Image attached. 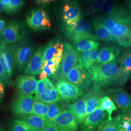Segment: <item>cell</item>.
Returning a JSON list of instances; mask_svg holds the SVG:
<instances>
[{
  "label": "cell",
  "instance_id": "cell-42",
  "mask_svg": "<svg viewBox=\"0 0 131 131\" xmlns=\"http://www.w3.org/2000/svg\"><path fill=\"white\" fill-rule=\"evenodd\" d=\"M5 84L0 82V102L3 98L5 94Z\"/></svg>",
  "mask_w": 131,
  "mask_h": 131
},
{
  "label": "cell",
  "instance_id": "cell-32",
  "mask_svg": "<svg viewBox=\"0 0 131 131\" xmlns=\"http://www.w3.org/2000/svg\"><path fill=\"white\" fill-rule=\"evenodd\" d=\"M116 118L119 131H131V119L126 114L122 113Z\"/></svg>",
  "mask_w": 131,
  "mask_h": 131
},
{
  "label": "cell",
  "instance_id": "cell-46",
  "mask_svg": "<svg viewBox=\"0 0 131 131\" xmlns=\"http://www.w3.org/2000/svg\"><path fill=\"white\" fill-rule=\"evenodd\" d=\"M85 2H91L92 0H84Z\"/></svg>",
  "mask_w": 131,
  "mask_h": 131
},
{
  "label": "cell",
  "instance_id": "cell-44",
  "mask_svg": "<svg viewBox=\"0 0 131 131\" xmlns=\"http://www.w3.org/2000/svg\"><path fill=\"white\" fill-rule=\"evenodd\" d=\"M3 12H5V6L3 5V3L0 1V13Z\"/></svg>",
  "mask_w": 131,
  "mask_h": 131
},
{
  "label": "cell",
  "instance_id": "cell-14",
  "mask_svg": "<svg viewBox=\"0 0 131 131\" xmlns=\"http://www.w3.org/2000/svg\"><path fill=\"white\" fill-rule=\"evenodd\" d=\"M38 82L32 75L25 74L18 76L15 81V84L19 94L33 95L36 93Z\"/></svg>",
  "mask_w": 131,
  "mask_h": 131
},
{
  "label": "cell",
  "instance_id": "cell-40",
  "mask_svg": "<svg viewBox=\"0 0 131 131\" xmlns=\"http://www.w3.org/2000/svg\"><path fill=\"white\" fill-rule=\"evenodd\" d=\"M3 5H4L5 8V12L7 14H10V0H0Z\"/></svg>",
  "mask_w": 131,
  "mask_h": 131
},
{
  "label": "cell",
  "instance_id": "cell-41",
  "mask_svg": "<svg viewBox=\"0 0 131 131\" xmlns=\"http://www.w3.org/2000/svg\"><path fill=\"white\" fill-rule=\"evenodd\" d=\"M6 23L4 19L1 17H0V41H1V35H2V33L3 31L4 30V29H5V27H6Z\"/></svg>",
  "mask_w": 131,
  "mask_h": 131
},
{
  "label": "cell",
  "instance_id": "cell-15",
  "mask_svg": "<svg viewBox=\"0 0 131 131\" xmlns=\"http://www.w3.org/2000/svg\"><path fill=\"white\" fill-rule=\"evenodd\" d=\"M0 62L3 66L5 73L11 79L16 68L11 45L2 44L0 45Z\"/></svg>",
  "mask_w": 131,
  "mask_h": 131
},
{
  "label": "cell",
  "instance_id": "cell-22",
  "mask_svg": "<svg viewBox=\"0 0 131 131\" xmlns=\"http://www.w3.org/2000/svg\"><path fill=\"white\" fill-rule=\"evenodd\" d=\"M35 97L48 104L56 103L62 100L58 90L51 81L42 93L36 95Z\"/></svg>",
  "mask_w": 131,
  "mask_h": 131
},
{
  "label": "cell",
  "instance_id": "cell-49",
  "mask_svg": "<svg viewBox=\"0 0 131 131\" xmlns=\"http://www.w3.org/2000/svg\"><path fill=\"white\" fill-rule=\"evenodd\" d=\"M0 131H3L2 130V129L1 128H0Z\"/></svg>",
  "mask_w": 131,
  "mask_h": 131
},
{
  "label": "cell",
  "instance_id": "cell-18",
  "mask_svg": "<svg viewBox=\"0 0 131 131\" xmlns=\"http://www.w3.org/2000/svg\"><path fill=\"white\" fill-rule=\"evenodd\" d=\"M104 94L105 93L103 92L101 88L94 85L93 88L84 95V98L86 103V110L84 118L98 107L101 100L104 97Z\"/></svg>",
  "mask_w": 131,
  "mask_h": 131
},
{
  "label": "cell",
  "instance_id": "cell-30",
  "mask_svg": "<svg viewBox=\"0 0 131 131\" xmlns=\"http://www.w3.org/2000/svg\"><path fill=\"white\" fill-rule=\"evenodd\" d=\"M119 65L122 71L129 76L131 72V51L124 52L119 59Z\"/></svg>",
  "mask_w": 131,
  "mask_h": 131
},
{
  "label": "cell",
  "instance_id": "cell-43",
  "mask_svg": "<svg viewBox=\"0 0 131 131\" xmlns=\"http://www.w3.org/2000/svg\"><path fill=\"white\" fill-rule=\"evenodd\" d=\"M36 3L39 5H46L54 1V0H35Z\"/></svg>",
  "mask_w": 131,
  "mask_h": 131
},
{
  "label": "cell",
  "instance_id": "cell-12",
  "mask_svg": "<svg viewBox=\"0 0 131 131\" xmlns=\"http://www.w3.org/2000/svg\"><path fill=\"white\" fill-rule=\"evenodd\" d=\"M60 131H76L78 124L76 117L68 109H64L53 122Z\"/></svg>",
  "mask_w": 131,
  "mask_h": 131
},
{
  "label": "cell",
  "instance_id": "cell-50",
  "mask_svg": "<svg viewBox=\"0 0 131 131\" xmlns=\"http://www.w3.org/2000/svg\"><path fill=\"white\" fill-rule=\"evenodd\" d=\"M65 1H66V0H65Z\"/></svg>",
  "mask_w": 131,
  "mask_h": 131
},
{
  "label": "cell",
  "instance_id": "cell-31",
  "mask_svg": "<svg viewBox=\"0 0 131 131\" xmlns=\"http://www.w3.org/2000/svg\"><path fill=\"white\" fill-rule=\"evenodd\" d=\"M101 110L106 111L108 114V118L111 119V115L113 112L117 110V107L111 99L108 96H104L101 100L100 104L98 107Z\"/></svg>",
  "mask_w": 131,
  "mask_h": 131
},
{
  "label": "cell",
  "instance_id": "cell-2",
  "mask_svg": "<svg viewBox=\"0 0 131 131\" xmlns=\"http://www.w3.org/2000/svg\"><path fill=\"white\" fill-rule=\"evenodd\" d=\"M117 44L124 48L131 46V16L121 7L116 14L101 19Z\"/></svg>",
  "mask_w": 131,
  "mask_h": 131
},
{
  "label": "cell",
  "instance_id": "cell-17",
  "mask_svg": "<svg viewBox=\"0 0 131 131\" xmlns=\"http://www.w3.org/2000/svg\"><path fill=\"white\" fill-rule=\"evenodd\" d=\"M44 49V47H39L33 53L27 65L24 69V74L32 76L40 74L43 63Z\"/></svg>",
  "mask_w": 131,
  "mask_h": 131
},
{
  "label": "cell",
  "instance_id": "cell-3",
  "mask_svg": "<svg viewBox=\"0 0 131 131\" xmlns=\"http://www.w3.org/2000/svg\"><path fill=\"white\" fill-rule=\"evenodd\" d=\"M28 31L22 22L14 20L7 24L1 35V42L6 45L18 43L26 39Z\"/></svg>",
  "mask_w": 131,
  "mask_h": 131
},
{
  "label": "cell",
  "instance_id": "cell-28",
  "mask_svg": "<svg viewBox=\"0 0 131 131\" xmlns=\"http://www.w3.org/2000/svg\"><path fill=\"white\" fill-rule=\"evenodd\" d=\"M64 104L60 101L56 103L50 104L46 117L48 122L50 123H53L56 117L64 110Z\"/></svg>",
  "mask_w": 131,
  "mask_h": 131
},
{
  "label": "cell",
  "instance_id": "cell-4",
  "mask_svg": "<svg viewBox=\"0 0 131 131\" xmlns=\"http://www.w3.org/2000/svg\"><path fill=\"white\" fill-rule=\"evenodd\" d=\"M63 29L67 38L72 42L85 38L99 40L97 37L91 33L92 25L88 21L80 19L70 25L65 24Z\"/></svg>",
  "mask_w": 131,
  "mask_h": 131
},
{
  "label": "cell",
  "instance_id": "cell-20",
  "mask_svg": "<svg viewBox=\"0 0 131 131\" xmlns=\"http://www.w3.org/2000/svg\"><path fill=\"white\" fill-rule=\"evenodd\" d=\"M64 44L59 38H55L49 42L44 49L43 62L49 61L53 57H62Z\"/></svg>",
  "mask_w": 131,
  "mask_h": 131
},
{
  "label": "cell",
  "instance_id": "cell-27",
  "mask_svg": "<svg viewBox=\"0 0 131 131\" xmlns=\"http://www.w3.org/2000/svg\"><path fill=\"white\" fill-rule=\"evenodd\" d=\"M98 40L92 38H85L72 42L73 46L79 52L97 50L101 45Z\"/></svg>",
  "mask_w": 131,
  "mask_h": 131
},
{
  "label": "cell",
  "instance_id": "cell-10",
  "mask_svg": "<svg viewBox=\"0 0 131 131\" xmlns=\"http://www.w3.org/2000/svg\"><path fill=\"white\" fill-rule=\"evenodd\" d=\"M122 113L127 114L131 111V95L121 88L109 89L106 92Z\"/></svg>",
  "mask_w": 131,
  "mask_h": 131
},
{
  "label": "cell",
  "instance_id": "cell-23",
  "mask_svg": "<svg viewBox=\"0 0 131 131\" xmlns=\"http://www.w3.org/2000/svg\"><path fill=\"white\" fill-rule=\"evenodd\" d=\"M67 109L75 116L79 123H81L84 119L86 110V100L84 97L69 104Z\"/></svg>",
  "mask_w": 131,
  "mask_h": 131
},
{
  "label": "cell",
  "instance_id": "cell-34",
  "mask_svg": "<svg viewBox=\"0 0 131 131\" xmlns=\"http://www.w3.org/2000/svg\"><path fill=\"white\" fill-rule=\"evenodd\" d=\"M121 7L117 6L115 0H106L103 7L102 11L106 17L116 14Z\"/></svg>",
  "mask_w": 131,
  "mask_h": 131
},
{
  "label": "cell",
  "instance_id": "cell-29",
  "mask_svg": "<svg viewBox=\"0 0 131 131\" xmlns=\"http://www.w3.org/2000/svg\"><path fill=\"white\" fill-rule=\"evenodd\" d=\"M49 105L35 97L32 114L46 119Z\"/></svg>",
  "mask_w": 131,
  "mask_h": 131
},
{
  "label": "cell",
  "instance_id": "cell-26",
  "mask_svg": "<svg viewBox=\"0 0 131 131\" xmlns=\"http://www.w3.org/2000/svg\"><path fill=\"white\" fill-rule=\"evenodd\" d=\"M20 117L28 124L33 131H40L51 123L46 118L33 114Z\"/></svg>",
  "mask_w": 131,
  "mask_h": 131
},
{
  "label": "cell",
  "instance_id": "cell-1",
  "mask_svg": "<svg viewBox=\"0 0 131 131\" xmlns=\"http://www.w3.org/2000/svg\"><path fill=\"white\" fill-rule=\"evenodd\" d=\"M87 71L94 85L100 88L123 85L129 77L122 71L117 61L103 64L95 63Z\"/></svg>",
  "mask_w": 131,
  "mask_h": 131
},
{
  "label": "cell",
  "instance_id": "cell-37",
  "mask_svg": "<svg viewBox=\"0 0 131 131\" xmlns=\"http://www.w3.org/2000/svg\"><path fill=\"white\" fill-rule=\"evenodd\" d=\"M106 0H95L89 7V13H94L103 8Z\"/></svg>",
  "mask_w": 131,
  "mask_h": 131
},
{
  "label": "cell",
  "instance_id": "cell-38",
  "mask_svg": "<svg viewBox=\"0 0 131 131\" xmlns=\"http://www.w3.org/2000/svg\"><path fill=\"white\" fill-rule=\"evenodd\" d=\"M0 82L4 84L9 85L10 84V78L5 72L3 66L0 62Z\"/></svg>",
  "mask_w": 131,
  "mask_h": 131
},
{
  "label": "cell",
  "instance_id": "cell-9",
  "mask_svg": "<svg viewBox=\"0 0 131 131\" xmlns=\"http://www.w3.org/2000/svg\"><path fill=\"white\" fill-rule=\"evenodd\" d=\"M66 79L76 85L82 90L89 89L92 83L88 71L79 64L70 71Z\"/></svg>",
  "mask_w": 131,
  "mask_h": 131
},
{
  "label": "cell",
  "instance_id": "cell-8",
  "mask_svg": "<svg viewBox=\"0 0 131 131\" xmlns=\"http://www.w3.org/2000/svg\"><path fill=\"white\" fill-rule=\"evenodd\" d=\"M56 89L62 100L67 103L78 100L83 94V90L67 79H59L56 83Z\"/></svg>",
  "mask_w": 131,
  "mask_h": 131
},
{
  "label": "cell",
  "instance_id": "cell-24",
  "mask_svg": "<svg viewBox=\"0 0 131 131\" xmlns=\"http://www.w3.org/2000/svg\"><path fill=\"white\" fill-rule=\"evenodd\" d=\"M99 56V52L96 50L82 52L80 53L79 64L87 71L96 63Z\"/></svg>",
  "mask_w": 131,
  "mask_h": 131
},
{
  "label": "cell",
  "instance_id": "cell-19",
  "mask_svg": "<svg viewBox=\"0 0 131 131\" xmlns=\"http://www.w3.org/2000/svg\"><path fill=\"white\" fill-rule=\"evenodd\" d=\"M62 57H53L49 61H44L43 63L41 72L39 75V78L43 79L52 77L56 78L58 74Z\"/></svg>",
  "mask_w": 131,
  "mask_h": 131
},
{
  "label": "cell",
  "instance_id": "cell-48",
  "mask_svg": "<svg viewBox=\"0 0 131 131\" xmlns=\"http://www.w3.org/2000/svg\"><path fill=\"white\" fill-rule=\"evenodd\" d=\"M3 44V43H2V42H1V41H0V45H1V44Z\"/></svg>",
  "mask_w": 131,
  "mask_h": 131
},
{
  "label": "cell",
  "instance_id": "cell-5",
  "mask_svg": "<svg viewBox=\"0 0 131 131\" xmlns=\"http://www.w3.org/2000/svg\"><path fill=\"white\" fill-rule=\"evenodd\" d=\"M15 67L18 70H24L34 52V47L29 39L26 38L18 43L11 45Z\"/></svg>",
  "mask_w": 131,
  "mask_h": 131
},
{
  "label": "cell",
  "instance_id": "cell-11",
  "mask_svg": "<svg viewBox=\"0 0 131 131\" xmlns=\"http://www.w3.org/2000/svg\"><path fill=\"white\" fill-rule=\"evenodd\" d=\"M35 102L32 95L18 94L12 104V110L14 114L19 117L32 115Z\"/></svg>",
  "mask_w": 131,
  "mask_h": 131
},
{
  "label": "cell",
  "instance_id": "cell-45",
  "mask_svg": "<svg viewBox=\"0 0 131 131\" xmlns=\"http://www.w3.org/2000/svg\"><path fill=\"white\" fill-rule=\"evenodd\" d=\"M126 114L129 117H130V118L131 119V111H130L129 112L127 113Z\"/></svg>",
  "mask_w": 131,
  "mask_h": 131
},
{
  "label": "cell",
  "instance_id": "cell-33",
  "mask_svg": "<svg viewBox=\"0 0 131 131\" xmlns=\"http://www.w3.org/2000/svg\"><path fill=\"white\" fill-rule=\"evenodd\" d=\"M97 131H119L115 117L111 119H107L102 122L99 126Z\"/></svg>",
  "mask_w": 131,
  "mask_h": 131
},
{
  "label": "cell",
  "instance_id": "cell-13",
  "mask_svg": "<svg viewBox=\"0 0 131 131\" xmlns=\"http://www.w3.org/2000/svg\"><path fill=\"white\" fill-rule=\"evenodd\" d=\"M108 117L107 113L98 107L91 113L81 123V131H95Z\"/></svg>",
  "mask_w": 131,
  "mask_h": 131
},
{
  "label": "cell",
  "instance_id": "cell-7",
  "mask_svg": "<svg viewBox=\"0 0 131 131\" xmlns=\"http://www.w3.org/2000/svg\"><path fill=\"white\" fill-rule=\"evenodd\" d=\"M26 23L35 31L48 30L52 26L47 12L40 8L33 9L28 12L26 16Z\"/></svg>",
  "mask_w": 131,
  "mask_h": 131
},
{
  "label": "cell",
  "instance_id": "cell-6",
  "mask_svg": "<svg viewBox=\"0 0 131 131\" xmlns=\"http://www.w3.org/2000/svg\"><path fill=\"white\" fill-rule=\"evenodd\" d=\"M80 53L69 43L64 44V52L58 72L59 79H66L68 73L78 63Z\"/></svg>",
  "mask_w": 131,
  "mask_h": 131
},
{
  "label": "cell",
  "instance_id": "cell-35",
  "mask_svg": "<svg viewBox=\"0 0 131 131\" xmlns=\"http://www.w3.org/2000/svg\"><path fill=\"white\" fill-rule=\"evenodd\" d=\"M10 131H33L28 124L23 119H13L10 124Z\"/></svg>",
  "mask_w": 131,
  "mask_h": 131
},
{
  "label": "cell",
  "instance_id": "cell-21",
  "mask_svg": "<svg viewBox=\"0 0 131 131\" xmlns=\"http://www.w3.org/2000/svg\"><path fill=\"white\" fill-rule=\"evenodd\" d=\"M121 53L120 50L116 47H103L99 52L98 59L96 64H103L117 61V58Z\"/></svg>",
  "mask_w": 131,
  "mask_h": 131
},
{
  "label": "cell",
  "instance_id": "cell-39",
  "mask_svg": "<svg viewBox=\"0 0 131 131\" xmlns=\"http://www.w3.org/2000/svg\"><path fill=\"white\" fill-rule=\"evenodd\" d=\"M40 131H60V130L54 124L51 123Z\"/></svg>",
  "mask_w": 131,
  "mask_h": 131
},
{
  "label": "cell",
  "instance_id": "cell-47",
  "mask_svg": "<svg viewBox=\"0 0 131 131\" xmlns=\"http://www.w3.org/2000/svg\"><path fill=\"white\" fill-rule=\"evenodd\" d=\"M130 6H131V0H130Z\"/></svg>",
  "mask_w": 131,
  "mask_h": 131
},
{
  "label": "cell",
  "instance_id": "cell-25",
  "mask_svg": "<svg viewBox=\"0 0 131 131\" xmlns=\"http://www.w3.org/2000/svg\"><path fill=\"white\" fill-rule=\"evenodd\" d=\"M93 27L96 36L99 39L107 43L116 42L107 30L103 25L101 19H94Z\"/></svg>",
  "mask_w": 131,
  "mask_h": 131
},
{
  "label": "cell",
  "instance_id": "cell-16",
  "mask_svg": "<svg viewBox=\"0 0 131 131\" xmlns=\"http://www.w3.org/2000/svg\"><path fill=\"white\" fill-rule=\"evenodd\" d=\"M62 18L67 25L74 24L81 19V10L76 1L70 0L66 3L63 8Z\"/></svg>",
  "mask_w": 131,
  "mask_h": 131
},
{
  "label": "cell",
  "instance_id": "cell-36",
  "mask_svg": "<svg viewBox=\"0 0 131 131\" xmlns=\"http://www.w3.org/2000/svg\"><path fill=\"white\" fill-rule=\"evenodd\" d=\"M25 4L24 0H10V9L9 14L18 13Z\"/></svg>",
  "mask_w": 131,
  "mask_h": 131
}]
</instances>
